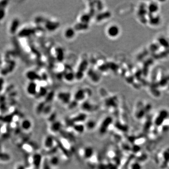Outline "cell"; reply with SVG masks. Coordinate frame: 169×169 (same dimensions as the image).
I'll return each instance as SVG.
<instances>
[{
    "label": "cell",
    "instance_id": "cell-1",
    "mask_svg": "<svg viewBox=\"0 0 169 169\" xmlns=\"http://www.w3.org/2000/svg\"><path fill=\"white\" fill-rule=\"evenodd\" d=\"M94 149L91 146H87L82 150V156L86 160H89L94 156Z\"/></svg>",
    "mask_w": 169,
    "mask_h": 169
},
{
    "label": "cell",
    "instance_id": "cell-2",
    "mask_svg": "<svg viewBox=\"0 0 169 169\" xmlns=\"http://www.w3.org/2000/svg\"><path fill=\"white\" fill-rule=\"evenodd\" d=\"M62 125L60 121H55L52 122L50 126V130L52 133H57L61 131L62 129Z\"/></svg>",
    "mask_w": 169,
    "mask_h": 169
},
{
    "label": "cell",
    "instance_id": "cell-3",
    "mask_svg": "<svg viewBox=\"0 0 169 169\" xmlns=\"http://www.w3.org/2000/svg\"><path fill=\"white\" fill-rule=\"evenodd\" d=\"M48 162L51 168H57L60 165V158L57 156H52L49 159Z\"/></svg>",
    "mask_w": 169,
    "mask_h": 169
},
{
    "label": "cell",
    "instance_id": "cell-4",
    "mask_svg": "<svg viewBox=\"0 0 169 169\" xmlns=\"http://www.w3.org/2000/svg\"><path fill=\"white\" fill-rule=\"evenodd\" d=\"M107 32L109 36L115 37L118 35L119 33V30L117 25H112L108 27Z\"/></svg>",
    "mask_w": 169,
    "mask_h": 169
},
{
    "label": "cell",
    "instance_id": "cell-5",
    "mask_svg": "<svg viewBox=\"0 0 169 169\" xmlns=\"http://www.w3.org/2000/svg\"><path fill=\"white\" fill-rule=\"evenodd\" d=\"M54 145V139L52 137L48 136L45 139L44 146L47 150H50Z\"/></svg>",
    "mask_w": 169,
    "mask_h": 169
},
{
    "label": "cell",
    "instance_id": "cell-6",
    "mask_svg": "<svg viewBox=\"0 0 169 169\" xmlns=\"http://www.w3.org/2000/svg\"><path fill=\"white\" fill-rule=\"evenodd\" d=\"M27 91L30 95H36L37 93V85L35 82H30L27 86Z\"/></svg>",
    "mask_w": 169,
    "mask_h": 169
},
{
    "label": "cell",
    "instance_id": "cell-7",
    "mask_svg": "<svg viewBox=\"0 0 169 169\" xmlns=\"http://www.w3.org/2000/svg\"><path fill=\"white\" fill-rule=\"evenodd\" d=\"M96 123L94 120H90L87 121L86 125H84L86 129L92 130L94 129L96 126Z\"/></svg>",
    "mask_w": 169,
    "mask_h": 169
},
{
    "label": "cell",
    "instance_id": "cell-8",
    "mask_svg": "<svg viewBox=\"0 0 169 169\" xmlns=\"http://www.w3.org/2000/svg\"><path fill=\"white\" fill-rule=\"evenodd\" d=\"M74 129L75 131L79 133H83L84 130L86 129L84 125H82V124H76L74 125Z\"/></svg>",
    "mask_w": 169,
    "mask_h": 169
},
{
    "label": "cell",
    "instance_id": "cell-9",
    "mask_svg": "<svg viewBox=\"0 0 169 169\" xmlns=\"http://www.w3.org/2000/svg\"><path fill=\"white\" fill-rule=\"evenodd\" d=\"M19 21L17 19L14 20L12 24L11 25V28H10V31L12 34H14L15 32H16L17 31V28L18 27V25H19Z\"/></svg>",
    "mask_w": 169,
    "mask_h": 169
},
{
    "label": "cell",
    "instance_id": "cell-10",
    "mask_svg": "<svg viewBox=\"0 0 169 169\" xmlns=\"http://www.w3.org/2000/svg\"><path fill=\"white\" fill-rule=\"evenodd\" d=\"M86 118H87V117L84 116V114H80L78 115V116L74 117L73 120H74V121L76 120V124H78V123L81 124V123L85 120Z\"/></svg>",
    "mask_w": 169,
    "mask_h": 169
},
{
    "label": "cell",
    "instance_id": "cell-11",
    "mask_svg": "<svg viewBox=\"0 0 169 169\" xmlns=\"http://www.w3.org/2000/svg\"><path fill=\"white\" fill-rule=\"evenodd\" d=\"M28 122L27 121H26V124H28ZM26 128H27H27H28V127L27 125H26Z\"/></svg>",
    "mask_w": 169,
    "mask_h": 169
}]
</instances>
